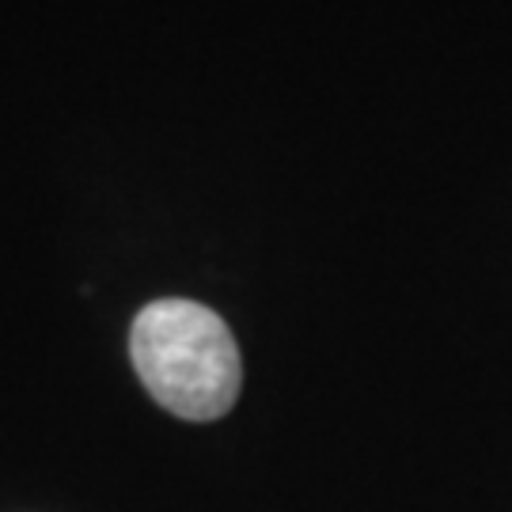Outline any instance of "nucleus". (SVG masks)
I'll return each mask as SVG.
<instances>
[{
	"label": "nucleus",
	"instance_id": "f257e3e1",
	"mask_svg": "<svg viewBox=\"0 0 512 512\" xmlns=\"http://www.w3.org/2000/svg\"><path fill=\"white\" fill-rule=\"evenodd\" d=\"M129 357L156 403L183 421L224 418L243 384L228 323L198 300H152L129 330Z\"/></svg>",
	"mask_w": 512,
	"mask_h": 512
}]
</instances>
